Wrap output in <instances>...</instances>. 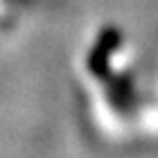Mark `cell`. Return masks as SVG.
<instances>
[{
    "mask_svg": "<svg viewBox=\"0 0 158 158\" xmlns=\"http://www.w3.org/2000/svg\"><path fill=\"white\" fill-rule=\"evenodd\" d=\"M120 45V32L118 30H106L102 36H99L97 45L90 50L88 54V70L97 77H104L106 70H109V61L111 54L118 50Z\"/></svg>",
    "mask_w": 158,
    "mask_h": 158,
    "instance_id": "6da1fadb",
    "label": "cell"
},
{
    "mask_svg": "<svg viewBox=\"0 0 158 158\" xmlns=\"http://www.w3.org/2000/svg\"><path fill=\"white\" fill-rule=\"evenodd\" d=\"M109 95H111V102H113L115 109H127L129 99H131V81H129L127 77L115 79L113 86H111V90H109Z\"/></svg>",
    "mask_w": 158,
    "mask_h": 158,
    "instance_id": "7a4b0ae2",
    "label": "cell"
}]
</instances>
